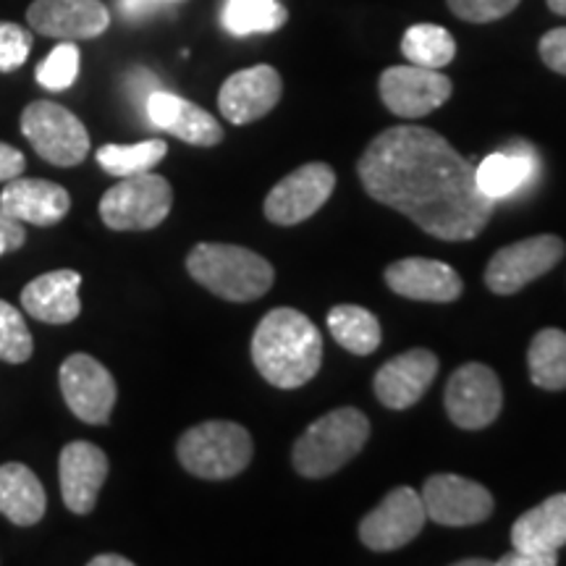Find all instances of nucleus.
<instances>
[{
	"mask_svg": "<svg viewBox=\"0 0 566 566\" xmlns=\"http://www.w3.org/2000/svg\"><path fill=\"white\" fill-rule=\"evenodd\" d=\"M357 174L375 202L405 212L443 242H470L493 216L495 202L480 192L475 166L424 126L380 132L359 158Z\"/></svg>",
	"mask_w": 566,
	"mask_h": 566,
	"instance_id": "1",
	"label": "nucleus"
},
{
	"mask_svg": "<svg viewBox=\"0 0 566 566\" xmlns=\"http://www.w3.org/2000/svg\"><path fill=\"white\" fill-rule=\"evenodd\" d=\"M252 363L268 384L283 391L310 384L323 363L321 331L300 310H271L254 328Z\"/></svg>",
	"mask_w": 566,
	"mask_h": 566,
	"instance_id": "2",
	"label": "nucleus"
},
{
	"mask_svg": "<svg viewBox=\"0 0 566 566\" xmlns=\"http://www.w3.org/2000/svg\"><path fill=\"white\" fill-rule=\"evenodd\" d=\"M187 271L200 286L226 302H254L271 292L275 271L258 252L237 244L202 242L187 258Z\"/></svg>",
	"mask_w": 566,
	"mask_h": 566,
	"instance_id": "3",
	"label": "nucleus"
},
{
	"mask_svg": "<svg viewBox=\"0 0 566 566\" xmlns=\"http://www.w3.org/2000/svg\"><path fill=\"white\" fill-rule=\"evenodd\" d=\"M367 438H370V420L359 409H334L310 424L294 443V470L310 480L334 475L365 449Z\"/></svg>",
	"mask_w": 566,
	"mask_h": 566,
	"instance_id": "4",
	"label": "nucleus"
},
{
	"mask_svg": "<svg viewBox=\"0 0 566 566\" xmlns=\"http://www.w3.org/2000/svg\"><path fill=\"white\" fill-rule=\"evenodd\" d=\"M252 438L242 424L210 420L195 424L176 443V454L189 475L202 480H229L252 462Z\"/></svg>",
	"mask_w": 566,
	"mask_h": 566,
	"instance_id": "5",
	"label": "nucleus"
},
{
	"mask_svg": "<svg viewBox=\"0 0 566 566\" xmlns=\"http://www.w3.org/2000/svg\"><path fill=\"white\" fill-rule=\"evenodd\" d=\"M174 208L168 179L147 171L124 176L101 200V218L113 231H150L166 221Z\"/></svg>",
	"mask_w": 566,
	"mask_h": 566,
	"instance_id": "6",
	"label": "nucleus"
},
{
	"mask_svg": "<svg viewBox=\"0 0 566 566\" xmlns=\"http://www.w3.org/2000/svg\"><path fill=\"white\" fill-rule=\"evenodd\" d=\"M21 134L34 153L53 166L71 168L90 155V132L69 108L51 101H34L21 113Z\"/></svg>",
	"mask_w": 566,
	"mask_h": 566,
	"instance_id": "7",
	"label": "nucleus"
},
{
	"mask_svg": "<svg viewBox=\"0 0 566 566\" xmlns=\"http://www.w3.org/2000/svg\"><path fill=\"white\" fill-rule=\"evenodd\" d=\"M564 239L554 233H541V237L522 239L499 250L485 268V283L493 294L509 296L522 292L530 281L541 279L554 271L558 260L564 258Z\"/></svg>",
	"mask_w": 566,
	"mask_h": 566,
	"instance_id": "8",
	"label": "nucleus"
},
{
	"mask_svg": "<svg viewBox=\"0 0 566 566\" xmlns=\"http://www.w3.org/2000/svg\"><path fill=\"white\" fill-rule=\"evenodd\" d=\"M446 412L462 430H483L501 415L504 388L488 365H462L446 384Z\"/></svg>",
	"mask_w": 566,
	"mask_h": 566,
	"instance_id": "9",
	"label": "nucleus"
},
{
	"mask_svg": "<svg viewBox=\"0 0 566 566\" xmlns=\"http://www.w3.org/2000/svg\"><path fill=\"white\" fill-rule=\"evenodd\" d=\"M336 189L328 163H307L281 179L265 197V218L275 226H296L313 218Z\"/></svg>",
	"mask_w": 566,
	"mask_h": 566,
	"instance_id": "10",
	"label": "nucleus"
},
{
	"mask_svg": "<svg viewBox=\"0 0 566 566\" xmlns=\"http://www.w3.org/2000/svg\"><path fill=\"white\" fill-rule=\"evenodd\" d=\"M61 394L71 412L87 424H108L116 407V380L111 370L90 354H71L59 373Z\"/></svg>",
	"mask_w": 566,
	"mask_h": 566,
	"instance_id": "11",
	"label": "nucleus"
},
{
	"mask_svg": "<svg viewBox=\"0 0 566 566\" xmlns=\"http://www.w3.org/2000/svg\"><path fill=\"white\" fill-rule=\"evenodd\" d=\"M380 101L394 116L422 118L449 103L454 84L438 69H422L415 63L391 66L380 74Z\"/></svg>",
	"mask_w": 566,
	"mask_h": 566,
	"instance_id": "12",
	"label": "nucleus"
},
{
	"mask_svg": "<svg viewBox=\"0 0 566 566\" xmlns=\"http://www.w3.org/2000/svg\"><path fill=\"white\" fill-rule=\"evenodd\" d=\"M420 499L424 514L443 527H472L493 514L491 491L459 475L428 478Z\"/></svg>",
	"mask_w": 566,
	"mask_h": 566,
	"instance_id": "13",
	"label": "nucleus"
},
{
	"mask_svg": "<svg viewBox=\"0 0 566 566\" xmlns=\"http://www.w3.org/2000/svg\"><path fill=\"white\" fill-rule=\"evenodd\" d=\"M424 514L420 493L412 488H394L391 493L359 522V541L370 551H396L422 533Z\"/></svg>",
	"mask_w": 566,
	"mask_h": 566,
	"instance_id": "14",
	"label": "nucleus"
},
{
	"mask_svg": "<svg viewBox=\"0 0 566 566\" xmlns=\"http://www.w3.org/2000/svg\"><path fill=\"white\" fill-rule=\"evenodd\" d=\"M283 95L281 74L268 63L231 74L218 92V108L231 124L260 122L279 105Z\"/></svg>",
	"mask_w": 566,
	"mask_h": 566,
	"instance_id": "15",
	"label": "nucleus"
},
{
	"mask_svg": "<svg viewBox=\"0 0 566 566\" xmlns=\"http://www.w3.org/2000/svg\"><path fill=\"white\" fill-rule=\"evenodd\" d=\"M34 32L55 40H92L111 27V11L101 0H34L27 9Z\"/></svg>",
	"mask_w": 566,
	"mask_h": 566,
	"instance_id": "16",
	"label": "nucleus"
},
{
	"mask_svg": "<svg viewBox=\"0 0 566 566\" xmlns=\"http://www.w3.org/2000/svg\"><path fill=\"white\" fill-rule=\"evenodd\" d=\"M108 457L101 446L74 441L63 446L59 457V478L63 504L71 514H90L97 504L101 488L108 480Z\"/></svg>",
	"mask_w": 566,
	"mask_h": 566,
	"instance_id": "17",
	"label": "nucleus"
},
{
	"mask_svg": "<svg viewBox=\"0 0 566 566\" xmlns=\"http://www.w3.org/2000/svg\"><path fill=\"white\" fill-rule=\"evenodd\" d=\"M386 283L394 294L415 302L449 304L462 296V275L441 260L405 258L386 268Z\"/></svg>",
	"mask_w": 566,
	"mask_h": 566,
	"instance_id": "18",
	"label": "nucleus"
},
{
	"mask_svg": "<svg viewBox=\"0 0 566 566\" xmlns=\"http://www.w3.org/2000/svg\"><path fill=\"white\" fill-rule=\"evenodd\" d=\"M438 375V357L428 349H409L375 373V396L388 409H409L422 399Z\"/></svg>",
	"mask_w": 566,
	"mask_h": 566,
	"instance_id": "19",
	"label": "nucleus"
},
{
	"mask_svg": "<svg viewBox=\"0 0 566 566\" xmlns=\"http://www.w3.org/2000/svg\"><path fill=\"white\" fill-rule=\"evenodd\" d=\"M537 171H541V163H537L535 147L522 139H514L480 163L475 168V179L480 192L488 200L501 202L525 192L530 184L537 179Z\"/></svg>",
	"mask_w": 566,
	"mask_h": 566,
	"instance_id": "20",
	"label": "nucleus"
},
{
	"mask_svg": "<svg viewBox=\"0 0 566 566\" xmlns=\"http://www.w3.org/2000/svg\"><path fill=\"white\" fill-rule=\"evenodd\" d=\"M147 118L158 126V129L174 134L181 142L195 147H216L223 142V129L200 105L184 101L174 92L155 90L147 97Z\"/></svg>",
	"mask_w": 566,
	"mask_h": 566,
	"instance_id": "21",
	"label": "nucleus"
},
{
	"mask_svg": "<svg viewBox=\"0 0 566 566\" xmlns=\"http://www.w3.org/2000/svg\"><path fill=\"white\" fill-rule=\"evenodd\" d=\"M0 208L19 223L55 226L69 216L71 195L61 184L17 176V179L6 181L3 192H0Z\"/></svg>",
	"mask_w": 566,
	"mask_h": 566,
	"instance_id": "22",
	"label": "nucleus"
},
{
	"mask_svg": "<svg viewBox=\"0 0 566 566\" xmlns=\"http://www.w3.org/2000/svg\"><path fill=\"white\" fill-rule=\"evenodd\" d=\"M82 275L76 271H51L21 289V307L32 317L51 325H66L82 313L80 302Z\"/></svg>",
	"mask_w": 566,
	"mask_h": 566,
	"instance_id": "23",
	"label": "nucleus"
},
{
	"mask_svg": "<svg viewBox=\"0 0 566 566\" xmlns=\"http://www.w3.org/2000/svg\"><path fill=\"white\" fill-rule=\"evenodd\" d=\"M514 551L556 556L566 546V493H556L541 506L530 509L512 527Z\"/></svg>",
	"mask_w": 566,
	"mask_h": 566,
	"instance_id": "24",
	"label": "nucleus"
},
{
	"mask_svg": "<svg viewBox=\"0 0 566 566\" xmlns=\"http://www.w3.org/2000/svg\"><path fill=\"white\" fill-rule=\"evenodd\" d=\"M48 495L27 464L0 467V514L19 527H32L45 516Z\"/></svg>",
	"mask_w": 566,
	"mask_h": 566,
	"instance_id": "25",
	"label": "nucleus"
},
{
	"mask_svg": "<svg viewBox=\"0 0 566 566\" xmlns=\"http://www.w3.org/2000/svg\"><path fill=\"white\" fill-rule=\"evenodd\" d=\"M328 328L331 336L344 346L346 352L367 357L380 346L384 331H380V321L370 310L359 307V304H336L328 313Z\"/></svg>",
	"mask_w": 566,
	"mask_h": 566,
	"instance_id": "26",
	"label": "nucleus"
},
{
	"mask_svg": "<svg viewBox=\"0 0 566 566\" xmlns=\"http://www.w3.org/2000/svg\"><path fill=\"white\" fill-rule=\"evenodd\" d=\"M530 380L543 391H564L566 388V334L546 328L533 338L527 352Z\"/></svg>",
	"mask_w": 566,
	"mask_h": 566,
	"instance_id": "27",
	"label": "nucleus"
},
{
	"mask_svg": "<svg viewBox=\"0 0 566 566\" xmlns=\"http://www.w3.org/2000/svg\"><path fill=\"white\" fill-rule=\"evenodd\" d=\"M289 11L279 0H229L223 9V27L233 38L268 34L286 24Z\"/></svg>",
	"mask_w": 566,
	"mask_h": 566,
	"instance_id": "28",
	"label": "nucleus"
},
{
	"mask_svg": "<svg viewBox=\"0 0 566 566\" xmlns=\"http://www.w3.org/2000/svg\"><path fill=\"white\" fill-rule=\"evenodd\" d=\"M401 53L407 63L422 69H446L457 55V40L446 27L415 24L401 38Z\"/></svg>",
	"mask_w": 566,
	"mask_h": 566,
	"instance_id": "29",
	"label": "nucleus"
},
{
	"mask_svg": "<svg viewBox=\"0 0 566 566\" xmlns=\"http://www.w3.org/2000/svg\"><path fill=\"white\" fill-rule=\"evenodd\" d=\"M166 153L168 145L163 139H147L137 142V145H103L97 150V163H101L103 171L124 179V176L153 171L166 158Z\"/></svg>",
	"mask_w": 566,
	"mask_h": 566,
	"instance_id": "30",
	"label": "nucleus"
},
{
	"mask_svg": "<svg viewBox=\"0 0 566 566\" xmlns=\"http://www.w3.org/2000/svg\"><path fill=\"white\" fill-rule=\"evenodd\" d=\"M34 338L30 325L13 304L0 300V359L9 365H21L32 357Z\"/></svg>",
	"mask_w": 566,
	"mask_h": 566,
	"instance_id": "31",
	"label": "nucleus"
},
{
	"mask_svg": "<svg viewBox=\"0 0 566 566\" xmlns=\"http://www.w3.org/2000/svg\"><path fill=\"white\" fill-rule=\"evenodd\" d=\"M76 76H80V48L71 40H61V45H55L38 66V82L53 92L69 90Z\"/></svg>",
	"mask_w": 566,
	"mask_h": 566,
	"instance_id": "32",
	"label": "nucleus"
},
{
	"mask_svg": "<svg viewBox=\"0 0 566 566\" xmlns=\"http://www.w3.org/2000/svg\"><path fill=\"white\" fill-rule=\"evenodd\" d=\"M32 51V32L13 21H0V71L9 74L27 63Z\"/></svg>",
	"mask_w": 566,
	"mask_h": 566,
	"instance_id": "33",
	"label": "nucleus"
},
{
	"mask_svg": "<svg viewBox=\"0 0 566 566\" xmlns=\"http://www.w3.org/2000/svg\"><path fill=\"white\" fill-rule=\"evenodd\" d=\"M449 11L457 19L470 21V24H491L512 13L520 0H446Z\"/></svg>",
	"mask_w": 566,
	"mask_h": 566,
	"instance_id": "34",
	"label": "nucleus"
},
{
	"mask_svg": "<svg viewBox=\"0 0 566 566\" xmlns=\"http://www.w3.org/2000/svg\"><path fill=\"white\" fill-rule=\"evenodd\" d=\"M537 51H541V59L551 71L566 76V27L543 34Z\"/></svg>",
	"mask_w": 566,
	"mask_h": 566,
	"instance_id": "35",
	"label": "nucleus"
},
{
	"mask_svg": "<svg viewBox=\"0 0 566 566\" xmlns=\"http://www.w3.org/2000/svg\"><path fill=\"white\" fill-rule=\"evenodd\" d=\"M27 242L24 223H19L17 218H11L9 212L0 208V254L19 250Z\"/></svg>",
	"mask_w": 566,
	"mask_h": 566,
	"instance_id": "36",
	"label": "nucleus"
},
{
	"mask_svg": "<svg viewBox=\"0 0 566 566\" xmlns=\"http://www.w3.org/2000/svg\"><path fill=\"white\" fill-rule=\"evenodd\" d=\"M24 153H19L17 147L6 145V142H0V181H11L17 179V176L24 174Z\"/></svg>",
	"mask_w": 566,
	"mask_h": 566,
	"instance_id": "37",
	"label": "nucleus"
},
{
	"mask_svg": "<svg viewBox=\"0 0 566 566\" xmlns=\"http://www.w3.org/2000/svg\"><path fill=\"white\" fill-rule=\"evenodd\" d=\"M558 564V556H537L527 554V551H512V554L501 556L495 566H554Z\"/></svg>",
	"mask_w": 566,
	"mask_h": 566,
	"instance_id": "38",
	"label": "nucleus"
},
{
	"mask_svg": "<svg viewBox=\"0 0 566 566\" xmlns=\"http://www.w3.org/2000/svg\"><path fill=\"white\" fill-rule=\"evenodd\" d=\"M118 3H122V13L126 19H145L158 11V6L166 3V0H118Z\"/></svg>",
	"mask_w": 566,
	"mask_h": 566,
	"instance_id": "39",
	"label": "nucleus"
},
{
	"mask_svg": "<svg viewBox=\"0 0 566 566\" xmlns=\"http://www.w3.org/2000/svg\"><path fill=\"white\" fill-rule=\"evenodd\" d=\"M90 566H132V558L118 554H101L90 558Z\"/></svg>",
	"mask_w": 566,
	"mask_h": 566,
	"instance_id": "40",
	"label": "nucleus"
},
{
	"mask_svg": "<svg viewBox=\"0 0 566 566\" xmlns=\"http://www.w3.org/2000/svg\"><path fill=\"white\" fill-rule=\"evenodd\" d=\"M548 9L558 13V17H566V0H546Z\"/></svg>",
	"mask_w": 566,
	"mask_h": 566,
	"instance_id": "41",
	"label": "nucleus"
},
{
	"mask_svg": "<svg viewBox=\"0 0 566 566\" xmlns=\"http://www.w3.org/2000/svg\"><path fill=\"white\" fill-rule=\"evenodd\" d=\"M457 566H488L485 558H467V562H457Z\"/></svg>",
	"mask_w": 566,
	"mask_h": 566,
	"instance_id": "42",
	"label": "nucleus"
},
{
	"mask_svg": "<svg viewBox=\"0 0 566 566\" xmlns=\"http://www.w3.org/2000/svg\"><path fill=\"white\" fill-rule=\"evenodd\" d=\"M166 3H174V0H166Z\"/></svg>",
	"mask_w": 566,
	"mask_h": 566,
	"instance_id": "43",
	"label": "nucleus"
}]
</instances>
